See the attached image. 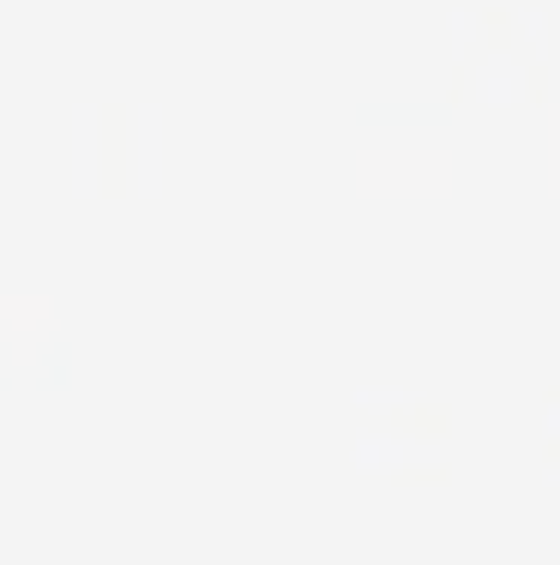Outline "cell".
Wrapping results in <instances>:
<instances>
[{"mask_svg": "<svg viewBox=\"0 0 560 565\" xmlns=\"http://www.w3.org/2000/svg\"><path fill=\"white\" fill-rule=\"evenodd\" d=\"M356 181H362V193H422V199H440L452 193V157L446 151H422V157H392V151H373L356 163Z\"/></svg>", "mask_w": 560, "mask_h": 565, "instance_id": "obj_1", "label": "cell"}, {"mask_svg": "<svg viewBox=\"0 0 560 565\" xmlns=\"http://www.w3.org/2000/svg\"><path fill=\"white\" fill-rule=\"evenodd\" d=\"M458 85H471V97L483 103V109H513V103H530L542 90V73L537 66H518L513 49H495L483 66H464Z\"/></svg>", "mask_w": 560, "mask_h": 565, "instance_id": "obj_2", "label": "cell"}, {"mask_svg": "<svg viewBox=\"0 0 560 565\" xmlns=\"http://www.w3.org/2000/svg\"><path fill=\"white\" fill-rule=\"evenodd\" d=\"M410 415H416V434L422 439H446L452 434V409H446V403H440V397H410Z\"/></svg>", "mask_w": 560, "mask_h": 565, "instance_id": "obj_3", "label": "cell"}]
</instances>
